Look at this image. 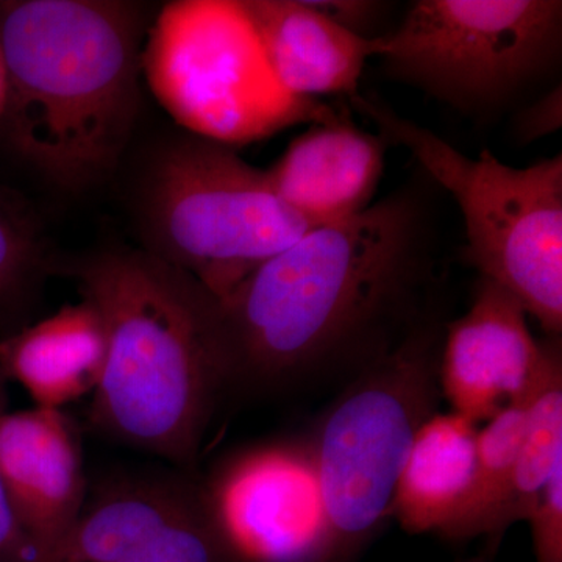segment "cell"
<instances>
[{
	"mask_svg": "<svg viewBox=\"0 0 562 562\" xmlns=\"http://www.w3.org/2000/svg\"><path fill=\"white\" fill-rule=\"evenodd\" d=\"M527 524L536 562H562V469L539 494Z\"/></svg>",
	"mask_w": 562,
	"mask_h": 562,
	"instance_id": "21",
	"label": "cell"
},
{
	"mask_svg": "<svg viewBox=\"0 0 562 562\" xmlns=\"http://www.w3.org/2000/svg\"><path fill=\"white\" fill-rule=\"evenodd\" d=\"M273 79L291 98L360 94L375 40L353 35L313 9L308 0H239Z\"/></svg>",
	"mask_w": 562,
	"mask_h": 562,
	"instance_id": "14",
	"label": "cell"
},
{
	"mask_svg": "<svg viewBox=\"0 0 562 562\" xmlns=\"http://www.w3.org/2000/svg\"><path fill=\"white\" fill-rule=\"evenodd\" d=\"M227 549L213 508L151 536L117 562H217Z\"/></svg>",
	"mask_w": 562,
	"mask_h": 562,
	"instance_id": "20",
	"label": "cell"
},
{
	"mask_svg": "<svg viewBox=\"0 0 562 562\" xmlns=\"http://www.w3.org/2000/svg\"><path fill=\"white\" fill-rule=\"evenodd\" d=\"M308 3L339 27L366 40L380 38L376 31L392 7L379 0H308Z\"/></svg>",
	"mask_w": 562,
	"mask_h": 562,
	"instance_id": "22",
	"label": "cell"
},
{
	"mask_svg": "<svg viewBox=\"0 0 562 562\" xmlns=\"http://www.w3.org/2000/svg\"><path fill=\"white\" fill-rule=\"evenodd\" d=\"M350 103L453 195L464 221V265L513 294L546 338H561V154L528 168L505 165L490 150L471 158L379 98L358 94Z\"/></svg>",
	"mask_w": 562,
	"mask_h": 562,
	"instance_id": "5",
	"label": "cell"
},
{
	"mask_svg": "<svg viewBox=\"0 0 562 562\" xmlns=\"http://www.w3.org/2000/svg\"><path fill=\"white\" fill-rule=\"evenodd\" d=\"M436 188L419 168L357 216L306 232L217 301L228 391L346 382L443 305Z\"/></svg>",
	"mask_w": 562,
	"mask_h": 562,
	"instance_id": "1",
	"label": "cell"
},
{
	"mask_svg": "<svg viewBox=\"0 0 562 562\" xmlns=\"http://www.w3.org/2000/svg\"><path fill=\"white\" fill-rule=\"evenodd\" d=\"M390 143L341 114L313 122L268 171L281 201L314 228L368 210L379 191Z\"/></svg>",
	"mask_w": 562,
	"mask_h": 562,
	"instance_id": "12",
	"label": "cell"
},
{
	"mask_svg": "<svg viewBox=\"0 0 562 562\" xmlns=\"http://www.w3.org/2000/svg\"><path fill=\"white\" fill-rule=\"evenodd\" d=\"M209 491L225 546L250 562H331L313 453L303 441L243 457Z\"/></svg>",
	"mask_w": 562,
	"mask_h": 562,
	"instance_id": "9",
	"label": "cell"
},
{
	"mask_svg": "<svg viewBox=\"0 0 562 562\" xmlns=\"http://www.w3.org/2000/svg\"><path fill=\"white\" fill-rule=\"evenodd\" d=\"M113 187L136 247L217 299L313 225L235 147L172 122L133 139Z\"/></svg>",
	"mask_w": 562,
	"mask_h": 562,
	"instance_id": "4",
	"label": "cell"
},
{
	"mask_svg": "<svg viewBox=\"0 0 562 562\" xmlns=\"http://www.w3.org/2000/svg\"><path fill=\"white\" fill-rule=\"evenodd\" d=\"M143 79L173 125L232 147L338 114L297 101L277 83L239 0L157 7L144 41Z\"/></svg>",
	"mask_w": 562,
	"mask_h": 562,
	"instance_id": "8",
	"label": "cell"
},
{
	"mask_svg": "<svg viewBox=\"0 0 562 562\" xmlns=\"http://www.w3.org/2000/svg\"><path fill=\"white\" fill-rule=\"evenodd\" d=\"M552 339H536L519 301L479 277L468 312L447 321L443 331L442 402L449 412L483 424L530 387Z\"/></svg>",
	"mask_w": 562,
	"mask_h": 562,
	"instance_id": "10",
	"label": "cell"
},
{
	"mask_svg": "<svg viewBox=\"0 0 562 562\" xmlns=\"http://www.w3.org/2000/svg\"><path fill=\"white\" fill-rule=\"evenodd\" d=\"M9 379L0 369V417L9 412ZM0 562H36L27 536L22 532L20 525L11 513L2 480H0Z\"/></svg>",
	"mask_w": 562,
	"mask_h": 562,
	"instance_id": "24",
	"label": "cell"
},
{
	"mask_svg": "<svg viewBox=\"0 0 562 562\" xmlns=\"http://www.w3.org/2000/svg\"><path fill=\"white\" fill-rule=\"evenodd\" d=\"M562 125L561 83L528 105L520 106L513 120V135L517 143L530 144L560 131Z\"/></svg>",
	"mask_w": 562,
	"mask_h": 562,
	"instance_id": "23",
	"label": "cell"
},
{
	"mask_svg": "<svg viewBox=\"0 0 562 562\" xmlns=\"http://www.w3.org/2000/svg\"><path fill=\"white\" fill-rule=\"evenodd\" d=\"M52 276L76 281L105 322L92 428L190 471L228 392L217 299L190 273L125 244L57 257Z\"/></svg>",
	"mask_w": 562,
	"mask_h": 562,
	"instance_id": "3",
	"label": "cell"
},
{
	"mask_svg": "<svg viewBox=\"0 0 562 562\" xmlns=\"http://www.w3.org/2000/svg\"><path fill=\"white\" fill-rule=\"evenodd\" d=\"M105 361V322L94 303L83 297L0 336V369L41 408L63 409L94 394Z\"/></svg>",
	"mask_w": 562,
	"mask_h": 562,
	"instance_id": "15",
	"label": "cell"
},
{
	"mask_svg": "<svg viewBox=\"0 0 562 562\" xmlns=\"http://www.w3.org/2000/svg\"><path fill=\"white\" fill-rule=\"evenodd\" d=\"M55 258L38 210L0 183V336L33 322Z\"/></svg>",
	"mask_w": 562,
	"mask_h": 562,
	"instance_id": "18",
	"label": "cell"
},
{
	"mask_svg": "<svg viewBox=\"0 0 562 562\" xmlns=\"http://www.w3.org/2000/svg\"><path fill=\"white\" fill-rule=\"evenodd\" d=\"M446 306L344 382L306 438L331 538V562L391 519L398 476L422 425L439 412Z\"/></svg>",
	"mask_w": 562,
	"mask_h": 562,
	"instance_id": "6",
	"label": "cell"
},
{
	"mask_svg": "<svg viewBox=\"0 0 562 562\" xmlns=\"http://www.w3.org/2000/svg\"><path fill=\"white\" fill-rule=\"evenodd\" d=\"M532 382L522 395L479 425L471 494L460 519L447 535L449 541L486 538L491 553L502 541L497 530L498 516L522 446Z\"/></svg>",
	"mask_w": 562,
	"mask_h": 562,
	"instance_id": "19",
	"label": "cell"
},
{
	"mask_svg": "<svg viewBox=\"0 0 562 562\" xmlns=\"http://www.w3.org/2000/svg\"><path fill=\"white\" fill-rule=\"evenodd\" d=\"M476 430L475 422L452 412L432 414L422 425L391 506L403 531L447 538L471 494Z\"/></svg>",
	"mask_w": 562,
	"mask_h": 562,
	"instance_id": "16",
	"label": "cell"
},
{
	"mask_svg": "<svg viewBox=\"0 0 562 562\" xmlns=\"http://www.w3.org/2000/svg\"><path fill=\"white\" fill-rule=\"evenodd\" d=\"M562 469V346L552 339L531 386L527 427L517 454L512 484L498 516V536L527 522L550 479Z\"/></svg>",
	"mask_w": 562,
	"mask_h": 562,
	"instance_id": "17",
	"label": "cell"
},
{
	"mask_svg": "<svg viewBox=\"0 0 562 562\" xmlns=\"http://www.w3.org/2000/svg\"><path fill=\"white\" fill-rule=\"evenodd\" d=\"M209 508L206 487L183 473L116 475L88 490L76 522L41 562H117L151 536Z\"/></svg>",
	"mask_w": 562,
	"mask_h": 562,
	"instance_id": "13",
	"label": "cell"
},
{
	"mask_svg": "<svg viewBox=\"0 0 562 562\" xmlns=\"http://www.w3.org/2000/svg\"><path fill=\"white\" fill-rule=\"evenodd\" d=\"M375 57L390 79L487 120L560 69L562 2L416 0Z\"/></svg>",
	"mask_w": 562,
	"mask_h": 562,
	"instance_id": "7",
	"label": "cell"
},
{
	"mask_svg": "<svg viewBox=\"0 0 562 562\" xmlns=\"http://www.w3.org/2000/svg\"><path fill=\"white\" fill-rule=\"evenodd\" d=\"M0 480L36 562L43 561L76 522L90 490L80 431L65 409L2 414Z\"/></svg>",
	"mask_w": 562,
	"mask_h": 562,
	"instance_id": "11",
	"label": "cell"
},
{
	"mask_svg": "<svg viewBox=\"0 0 562 562\" xmlns=\"http://www.w3.org/2000/svg\"><path fill=\"white\" fill-rule=\"evenodd\" d=\"M155 11L139 0H0L9 77L0 138L58 194L113 184L139 132Z\"/></svg>",
	"mask_w": 562,
	"mask_h": 562,
	"instance_id": "2",
	"label": "cell"
},
{
	"mask_svg": "<svg viewBox=\"0 0 562 562\" xmlns=\"http://www.w3.org/2000/svg\"><path fill=\"white\" fill-rule=\"evenodd\" d=\"M458 562H494L492 561V558L490 557H475V558H469V560H462Z\"/></svg>",
	"mask_w": 562,
	"mask_h": 562,
	"instance_id": "26",
	"label": "cell"
},
{
	"mask_svg": "<svg viewBox=\"0 0 562 562\" xmlns=\"http://www.w3.org/2000/svg\"><path fill=\"white\" fill-rule=\"evenodd\" d=\"M7 92H9V77H7L5 60H3L2 49H0V121L5 111Z\"/></svg>",
	"mask_w": 562,
	"mask_h": 562,
	"instance_id": "25",
	"label": "cell"
}]
</instances>
